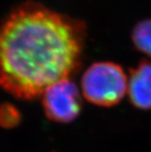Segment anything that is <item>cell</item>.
Here are the masks:
<instances>
[{"instance_id": "1", "label": "cell", "mask_w": 151, "mask_h": 152, "mask_svg": "<svg viewBox=\"0 0 151 152\" xmlns=\"http://www.w3.org/2000/svg\"><path fill=\"white\" fill-rule=\"evenodd\" d=\"M87 37L83 20L28 1L0 25V86L34 99L81 66Z\"/></svg>"}, {"instance_id": "6", "label": "cell", "mask_w": 151, "mask_h": 152, "mask_svg": "<svg viewBox=\"0 0 151 152\" xmlns=\"http://www.w3.org/2000/svg\"><path fill=\"white\" fill-rule=\"evenodd\" d=\"M20 120V115L16 107L11 105H4L0 107V125L11 128L16 126Z\"/></svg>"}, {"instance_id": "5", "label": "cell", "mask_w": 151, "mask_h": 152, "mask_svg": "<svg viewBox=\"0 0 151 152\" xmlns=\"http://www.w3.org/2000/svg\"><path fill=\"white\" fill-rule=\"evenodd\" d=\"M131 38L136 49L151 58V18L136 23L132 30Z\"/></svg>"}, {"instance_id": "3", "label": "cell", "mask_w": 151, "mask_h": 152, "mask_svg": "<svg viewBox=\"0 0 151 152\" xmlns=\"http://www.w3.org/2000/svg\"><path fill=\"white\" fill-rule=\"evenodd\" d=\"M41 96L45 114L54 122H72L82 110V98L79 89L69 78L51 85Z\"/></svg>"}, {"instance_id": "2", "label": "cell", "mask_w": 151, "mask_h": 152, "mask_svg": "<svg viewBox=\"0 0 151 152\" xmlns=\"http://www.w3.org/2000/svg\"><path fill=\"white\" fill-rule=\"evenodd\" d=\"M128 78L123 68L110 61L93 63L84 72L81 89L84 98L99 107L119 103L128 91Z\"/></svg>"}, {"instance_id": "4", "label": "cell", "mask_w": 151, "mask_h": 152, "mask_svg": "<svg viewBox=\"0 0 151 152\" xmlns=\"http://www.w3.org/2000/svg\"><path fill=\"white\" fill-rule=\"evenodd\" d=\"M128 93L130 102L139 109H151V62L142 59L129 71Z\"/></svg>"}]
</instances>
